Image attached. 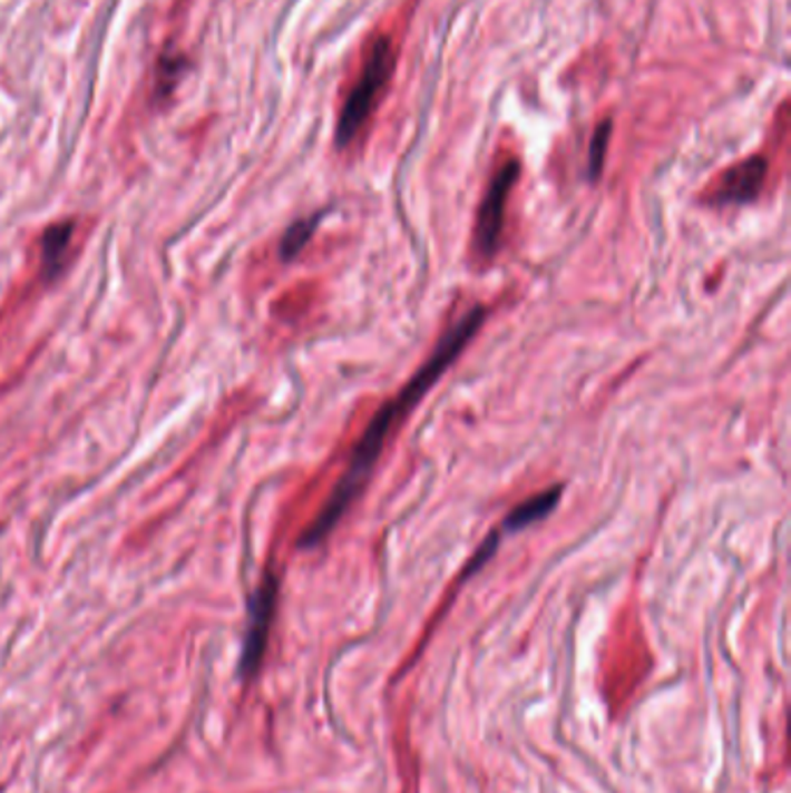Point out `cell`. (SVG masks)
Returning <instances> with one entry per match:
<instances>
[{
    "instance_id": "cell-4",
    "label": "cell",
    "mask_w": 791,
    "mask_h": 793,
    "mask_svg": "<svg viewBox=\"0 0 791 793\" xmlns=\"http://www.w3.org/2000/svg\"><path fill=\"white\" fill-rule=\"evenodd\" d=\"M520 175V163L518 160H506L497 175L492 177L484 203L478 207V218H476V228H473V246L480 253V256H492L497 251L499 237H501V228H504V209H506V200L508 193L516 186Z\"/></svg>"
},
{
    "instance_id": "cell-3",
    "label": "cell",
    "mask_w": 791,
    "mask_h": 793,
    "mask_svg": "<svg viewBox=\"0 0 791 793\" xmlns=\"http://www.w3.org/2000/svg\"><path fill=\"white\" fill-rule=\"evenodd\" d=\"M276 597H279V580L274 574H267L261 587L253 591V597L248 601V621H246V634H244V647H242V659H240V675L244 679L253 677L261 668L272 619L276 610Z\"/></svg>"
},
{
    "instance_id": "cell-9",
    "label": "cell",
    "mask_w": 791,
    "mask_h": 793,
    "mask_svg": "<svg viewBox=\"0 0 791 793\" xmlns=\"http://www.w3.org/2000/svg\"><path fill=\"white\" fill-rule=\"evenodd\" d=\"M608 139H611V121H602L595 130V137H592L589 145V179H599L604 163H606V149H608Z\"/></svg>"
},
{
    "instance_id": "cell-2",
    "label": "cell",
    "mask_w": 791,
    "mask_h": 793,
    "mask_svg": "<svg viewBox=\"0 0 791 793\" xmlns=\"http://www.w3.org/2000/svg\"><path fill=\"white\" fill-rule=\"evenodd\" d=\"M394 63H398V51H394L392 40L388 36H379L372 42L370 51H367L362 72L342 107V115H339L336 121L339 149L349 147L358 137V133L364 128V124L374 115V109L383 98V91L388 89L390 77L394 72Z\"/></svg>"
},
{
    "instance_id": "cell-8",
    "label": "cell",
    "mask_w": 791,
    "mask_h": 793,
    "mask_svg": "<svg viewBox=\"0 0 791 793\" xmlns=\"http://www.w3.org/2000/svg\"><path fill=\"white\" fill-rule=\"evenodd\" d=\"M319 221H321V216H312V218H302V221L293 223L286 231L284 239H281V246H279L281 258L293 261L295 256H300V251L306 246V242L314 237Z\"/></svg>"
},
{
    "instance_id": "cell-5",
    "label": "cell",
    "mask_w": 791,
    "mask_h": 793,
    "mask_svg": "<svg viewBox=\"0 0 791 793\" xmlns=\"http://www.w3.org/2000/svg\"><path fill=\"white\" fill-rule=\"evenodd\" d=\"M769 175V160L764 156H750L736 165H731L720 177L711 203L713 205H745L764 188Z\"/></svg>"
},
{
    "instance_id": "cell-1",
    "label": "cell",
    "mask_w": 791,
    "mask_h": 793,
    "mask_svg": "<svg viewBox=\"0 0 791 793\" xmlns=\"http://www.w3.org/2000/svg\"><path fill=\"white\" fill-rule=\"evenodd\" d=\"M486 316H488L486 306H478V304L471 306L460 321H456L446 330V334L439 339V344L434 346L430 358L422 362L420 370L409 379L404 390L377 411L372 422L367 424V430L362 432L358 446L353 448L351 462L344 476L339 478V483L334 486L330 499L325 501L323 511L302 533L300 538L302 550L316 548L321 541H325V538L332 533V529L339 525V520L349 513L351 503L360 497L367 480H370L392 430L398 428V424L422 402V396L428 394V390L434 383H439V379L448 372V366L462 355L473 334L480 330V325H484Z\"/></svg>"
},
{
    "instance_id": "cell-7",
    "label": "cell",
    "mask_w": 791,
    "mask_h": 793,
    "mask_svg": "<svg viewBox=\"0 0 791 793\" xmlns=\"http://www.w3.org/2000/svg\"><path fill=\"white\" fill-rule=\"evenodd\" d=\"M72 239V223H59L51 225V228L42 237V267L47 278L53 276L61 270L64 253L68 251V244Z\"/></svg>"
},
{
    "instance_id": "cell-6",
    "label": "cell",
    "mask_w": 791,
    "mask_h": 793,
    "mask_svg": "<svg viewBox=\"0 0 791 793\" xmlns=\"http://www.w3.org/2000/svg\"><path fill=\"white\" fill-rule=\"evenodd\" d=\"M559 499H561V488L555 486V488L544 490L541 495L523 501L518 508H514V511L504 518L499 531H518V529L531 527L534 522H539L546 516H550L555 511V506L559 503Z\"/></svg>"
}]
</instances>
